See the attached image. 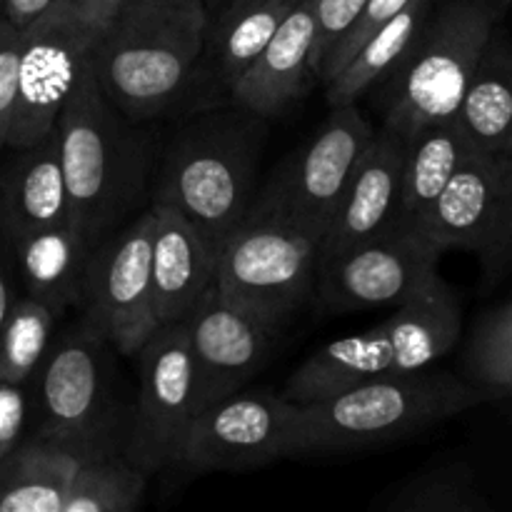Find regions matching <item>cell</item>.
I'll return each instance as SVG.
<instances>
[{"mask_svg":"<svg viewBox=\"0 0 512 512\" xmlns=\"http://www.w3.org/2000/svg\"><path fill=\"white\" fill-rule=\"evenodd\" d=\"M443 253L418 225L395 218L373 238L318 260L315 293L333 315L403 305L440 278Z\"/></svg>","mask_w":512,"mask_h":512,"instance_id":"11","label":"cell"},{"mask_svg":"<svg viewBox=\"0 0 512 512\" xmlns=\"http://www.w3.org/2000/svg\"><path fill=\"white\" fill-rule=\"evenodd\" d=\"M483 400L475 385L425 368L350 385L310 403H288L283 458L340 455L413 438Z\"/></svg>","mask_w":512,"mask_h":512,"instance_id":"1","label":"cell"},{"mask_svg":"<svg viewBox=\"0 0 512 512\" xmlns=\"http://www.w3.org/2000/svg\"><path fill=\"white\" fill-rule=\"evenodd\" d=\"M153 303L160 325L183 323L215 288L218 250L170 205L153 203Z\"/></svg>","mask_w":512,"mask_h":512,"instance_id":"18","label":"cell"},{"mask_svg":"<svg viewBox=\"0 0 512 512\" xmlns=\"http://www.w3.org/2000/svg\"><path fill=\"white\" fill-rule=\"evenodd\" d=\"M58 315L30 295H18L0 328V380L25 385L35 378L50 350Z\"/></svg>","mask_w":512,"mask_h":512,"instance_id":"29","label":"cell"},{"mask_svg":"<svg viewBox=\"0 0 512 512\" xmlns=\"http://www.w3.org/2000/svg\"><path fill=\"white\" fill-rule=\"evenodd\" d=\"M415 225L443 250L493 248L510 233L505 153L468 155Z\"/></svg>","mask_w":512,"mask_h":512,"instance_id":"16","label":"cell"},{"mask_svg":"<svg viewBox=\"0 0 512 512\" xmlns=\"http://www.w3.org/2000/svg\"><path fill=\"white\" fill-rule=\"evenodd\" d=\"M78 455L33 435L0 460V512H63Z\"/></svg>","mask_w":512,"mask_h":512,"instance_id":"22","label":"cell"},{"mask_svg":"<svg viewBox=\"0 0 512 512\" xmlns=\"http://www.w3.org/2000/svg\"><path fill=\"white\" fill-rule=\"evenodd\" d=\"M25 418H28V400L23 385L0 380V460L23 440Z\"/></svg>","mask_w":512,"mask_h":512,"instance_id":"34","label":"cell"},{"mask_svg":"<svg viewBox=\"0 0 512 512\" xmlns=\"http://www.w3.org/2000/svg\"><path fill=\"white\" fill-rule=\"evenodd\" d=\"M198 378V413L238 393L268 360L275 328L210 290L183 320Z\"/></svg>","mask_w":512,"mask_h":512,"instance_id":"15","label":"cell"},{"mask_svg":"<svg viewBox=\"0 0 512 512\" xmlns=\"http://www.w3.org/2000/svg\"><path fill=\"white\" fill-rule=\"evenodd\" d=\"M15 298H18V275H15L8 245L0 235V328H3L8 310L13 308Z\"/></svg>","mask_w":512,"mask_h":512,"instance_id":"35","label":"cell"},{"mask_svg":"<svg viewBox=\"0 0 512 512\" xmlns=\"http://www.w3.org/2000/svg\"><path fill=\"white\" fill-rule=\"evenodd\" d=\"M265 138V118L238 103L203 110L165 145L153 203L183 213L220 250L253 205L255 170Z\"/></svg>","mask_w":512,"mask_h":512,"instance_id":"4","label":"cell"},{"mask_svg":"<svg viewBox=\"0 0 512 512\" xmlns=\"http://www.w3.org/2000/svg\"><path fill=\"white\" fill-rule=\"evenodd\" d=\"M295 3L298 0H230L218 28V68L228 88L263 53Z\"/></svg>","mask_w":512,"mask_h":512,"instance_id":"26","label":"cell"},{"mask_svg":"<svg viewBox=\"0 0 512 512\" xmlns=\"http://www.w3.org/2000/svg\"><path fill=\"white\" fill-rule=\"evenodd\" d=\"M90 5H95V8L105 10V13H113L115 8H120V5H128V3H140V0H88Z\"/></svg>","mask_w":512,"mask_h":512,"instance_id":"38","label":"cell"},{"mask_svg":"<svg viewBox=\"0 0 512 512\" xmlns=\"http://www.w3.org/2000/svg\"><path fill=\"white\" fill-rule=\"evenodd\" d=\"M485 0H450L433 10L418 43L385 78V128L408 140L425 125L453 118L495 30Z\"/></svg>","mask_w":512,"mask_h":512,"instance_id":"7","label":"cell"},{"mask_svg":"<svg viewBox=\"0 0 512 512\" xmlns=\"http://www.w3.org/2000/svg\"><path fill=\"white\" fill-rule=\"evenodd\" d=\"M138 360V400L125 455L150 475L180 463L185 435L198 415V378L185 325H160L138 350Z\"/></svg>","mask_w":512,"mask_h":512,"instance_id":"12","label":"cell"},{"mask_svg":"<svg viewBox=\"0 0 512 512\" xmlns=\"http://www.w3.org/2000/svg\"><path fill=\"white\" fill-rule=\"evenodd\" d=\"M55 0H3L5 18L15 25V28H25L30 20L38 18L45 8H50Z\"/></svg>","mask_w":512,"mask_h":512,"instance_id":"36","label":"cell"},{"mask_svg":"<svg viewBox=\"0 0 512 512\" xmlns=\"http://www.w3.org/2000/svg\"><path fill=\"white\" fill-rule=\"evenodd\" d=\"M110 13L88 0H55L20 28L18 103L8 148L25 150L55 128Z\"/></svg>","mask_w":512,"mask_h":512,"instance_id":"8","label":"cell"},{"mask_svg":"<svg viewBox=\"0 0 512 512\" xmlns=\"http://www.w3.org/2000/svg\"><path fill=\"white\" fill-rule=\"evenodd\" d=\"M475 148L468 143L455 118L425 125L405 140L403 185H400L398 218L418 223L448 185L455 170Z\"/></svg>","mask_w":512,"mask_h":512,"instance_id":"24","label":"cell"},{"mask_svg":"<svg viewBox=\"0 0 512 512\" xmlns=\"http://www.w3.org/2000/svg\"><path fill=\"white\" fill-rule=\"evenodd\" d=\"M320 235L278 220L245 218L218 250L220 298L278 328L315 288Z\"/></svg>","mask_w":512,"mask_h":512,"instance_id":"9","label":"cell"},{"mask_svg":"<svg viewBox=\"0 0 512 512\" xmlns=\"http://www.w3.org/2000/svg\"><path fill=\"white\" fill-rule=\"evenodd\" d=\"M375 508L385 512H485L490 503L475 485L473 470L453 463L410 475L388 490Z\"/></svg>","mask_w":512,"mask_h":512,"instance_id":"27","label":"cell"},{"mask_svg":"<svg viewBox=\"0 0 512 512\" xmlns=\"http://www.w3.org/2000/svg\"><path fill=\"white\" fill-rule=\"evenodd\" d=\"M405 140L383 125L375 130L373 143L360 158L333 220L320 240V258L338 255L340 250L373 238L395 223L403 185Z\"/></svg>","mask_w":512,"mask_h":512,"instance_id":"17","label":"cell"},{"mask_svg":"<svg viewBox=\"0 0 512 512\" xmlns=\"http://www.w3.org/2000/svg\"><path fill=\"white\" fill-rule=\"evenodd\" d=\"M15 153L18 158L0 178V235L15 238L75 223L55 128L40 143Z\"/></svg>","mask_w":512,"mask_h":512,"instance_id":"20","label":"cell"},{"mask_svg":"<svg viewBox=\"0 0 512 512\" xmlns=\"http://www.w3.org/2000/svg\"><path fill=\"white\" fill-rule=\"evenodd\" d=\"M408 3L410 0H365V5L360 8L353 25H350V28L340 35L338 43L325 53L318 70V80H323V83L333 80L335 75L353 60V55L363 48L365 40L373 38V35L378 33L390 18H395Z\"/></svg>","mask_w":512,"mask_h":512,"instance_id":"31","label":"cell"},{"mask_svg":"<svg viewBox=\"0 0 512 512\" xmlns=\"http://www.w3.org/2000/svg\"><path fill=\"white\" fill-rule=\"evenodd\" d=\"M5 18V10H3V0H0V20Z\"/></svg>","mask_w":512,"mask_h":512,"instance_id":"39","label":"cell"},{"mask_svg":"<svg viewBox=\"0 0 512 512\" xmlns=\"http://www.w3.org/2000/svg\"><path fill=\"white\" fill-rule=\"evenodd\" d=\"M205 33V0L120 5L95 40V78L128 120L145 123L158 118L195 80Z\"/></svg>","mask_w":512,"mask_h":512,"instance_id":"3","label":"cell"},{"mask_svg":"<svg viewBox=\"0 0 512 512\" xmlns=\"http://www.w3.org/2000/svg\"><path fill=\"white\" fill-rule=\"evenodd\" d=\"M18 60L20 28L8 18L0 20V150L8 148L13 128L15 103H18Z\"/></svg>","mask_w":512,"mask_h":512,"instance_id":"32","label":"cell"},{"mask_svg":"<svg viewBox=\"0 0 512 512\" xmlns=\"http://www.w3.org/2000/svg\"><path fill=\"white\" fill-rule=\"evenodd\" d=\"M153 210L120 233H110L90 253L83 278L85 318L118 355H138L160 328L153 303Z\"/></svg>","mask_w":512,"mask_h":512,"instance_id":"13","label":"cell"},{"mask_svg":"<svg viewBox=\"0 0 512 512\" xmlns=\"http://www.w3.org/2000/svg\"><path fill=\"white\" fill-rule=\"evenodd\" d=\"M23 293L48 305L55 315L83 303V278L90 248L75 223L3 238Z\"/></svg>","mask_w":512,"mask_h":512,"instance_id":"21","label":"cell"},{"mask_svg":"<svg viewBox=\"0 0 512 512\" xmlns=\"http://www.w3.org/2000/svg\"><path fill=\"white\" fill-rule=\"evenodd\" d=\"M288 400L280 393H233L195 415L180 463L195 473L245 470L283 458Z\"/></svg>","mask_w":512,"mask_h":512,"instance_id":"14","label":"cell"},{"mask_svg":"<svg viewBox=\"0 0 512 512\" xmlns=\"http://www.w3.org/2000/svg\"><path fill=\"white\" fill-rule=\"evenodd\" d=\"M115 373V348L83 315L50 345L35 373V435L65 445L83 460L125 453L130 413Z\"/></svg>","mask_w":512,"mask_h":512,"instance_id":"6","label":"cell"},{"mask_svg":"<svg viewBox=\"0 0 512 512\" xmlns=\"http://www.w3.org/2000/svg\"><path fill=\"white\" fill-rule=\"evenodd\" d=\"M373 138L375 128L358 105L330 108L323 128L265 185L245 218L278 220L323 238Z\"/></svg>","mask_w":512,"mask_h":512,"instance_id":"10","label":"cell"},{"mask_svg":"<svg viewBox=\"0 0 512 512\" xmlns=\"http://www.w3.org/2000/svg\"><path fill=\"white\" fill-rule=\"evenodd\" d=\"M453 118L480 153L508 150L512 140V45L495 30Z\"/></svg>","mask_w":512,"mask_h":512,"instance_id":"23","label":"cell"},{"mask_svg":"<svg viewBox=\"0 0 512 512\" xmlns=\"http://www.w3.org/2000/svg\"><path fill=\"white\" fill-rule=\"evenodd\" d=\"M135 125L103 93L90 55L55 120L75 228L90 248L113 233L148 190L153 148Z\"/></svg>","mask_w":512,"mask_h":512,"instance_id":"2","label":"cell"},{"mask_svg":"<svg viewBox=\"0 0 512 512\" xmlns=\"http://www.w3.org/2000/svg\"><path fill=\"white\" fill-rule=\"evenodd\" d=\"M430 15H433L430 0H410L373 38L365 40L353 60L333 80L325 83V98H328L330 108L355 103L375 83L388 78L418 43Z\"/></svg>","mask_w":512,"mask_h":512,"instance_id":"25","label":"cell"},{"mask_svg":"<svg viewBox=\"0 0 512 512\" xmlns=\"http://www.w3.org/2000/svg\"><path fill=\"white\" fill-rule=\"evenodd\" d=\"M460 330L458 300L448 283L438 278L408 303L395 305V313L375 328L315 350L293 370L280 398L310 403L350 385L428 368L455 348Z\"/></svg>","mask_w":512,"mask_h":512,"instance_id":"5","label":"cell"},{"mask_svg":"<svg viewBox=\"0 0 512 512\" xmlns=\"http://www.w3.org/2000/svg\"><path fill=\"white\" fill-rule=\"evenodd\" d=\"M468 370L485 398L512 395V300L478 325L468 348Z\"/></svg>","mask_w":512,"mask_h":512,"instance_id":"30","label":"cell"},{"mask_svg":"<svg viewBox=\"0 0 512 512\" xmlns=\"http://www.w3.org/2000/svg\"><path fill=\"white\" fill-rule=\"evenodd\" d=\"M505 183H508V210H510V233H512V140L505 150Z\"/></svg>","mask_w":512,"mask_h":512,"instance_id":"37","label":"cell"},{"mask_svg":"<svg viewBox=\"0 0 512 512\" xmlns=\"http://www.w3.org/2000/svg\"><path fill=\"white\" fill-rule=\"evenodd\" d=\"M148 475L125 453L80 460L63 512H133L145 495Z\"/></svg>","mask_w":512,"mask_h":512,"instance_id":"28","label":"cell"},{"mask_svg":"<svg viewBox=\"0 0 512 512\" xmlns=\"http://www.w3.org/2000/svg\"><path fill=\"white\" fill-rule=\"evenodd\" d=\"M365 0H313L315 10V25H318V35H315V50H313V75L318 78L320 63H323L325 53L333 48L340 40V35L353 25L358 18L360 8Z\"/></svg>","mask_w":512,"mask_h":512,"instance_id":"33","label":"cell"},{"mask_svg":"<svg viewBox=\"0 0 512 512\" xmlns=\"http://www.w3.org/2000/svg\"><path fill=\"white\" fill-rule=\"evenodd\" d=\"M315 35L318 25H315L313 0H298L268 40L263 53L230 85L233 103L265 120L283 113L305 93L310 83H315Z\"/></svg>","mask_w":512,"mask_h":512,"instance_id":"19","label":"cell"}]
</instances>
